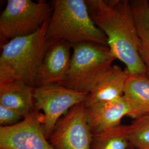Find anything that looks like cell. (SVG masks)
<instances>
[{"instance_id":"9a60e30c","label":"cell","mask_w":149,"mask_h":149,"mask_svg":"<svg viewBox=\"0 0 149 149\" xmlns=\"http://www.w3.org/2000/svg\"><path fill=\"white\" fill-rule=\"evenodd\" d=\"M92 149H134L127 125H120L101 133L94 134Z\"/></svg>"},{"instance_id":"7a4b0ae2","label":"cell","mask_w":149,"mask_h":149,"mask_svg":"<svg viewBox=\"0 0 149 149\" xmlns=\"http://www.w3.org/2000/svg\"><path fill=\"white\" fill-rule=\"evenodd\" d=\"M49 20L34 34L14 38L2 46L0 84L19 80L35 88L36 77L49 44Z\"/></svg>"},{"instance_id":"4fadbf2b","label":"cell","mask_w":149,"mask_h":149,"mask_svg":"<svg viewBox=\"0 0 149 149\" xmlns=\"http://www.w3.org/2000/svg\"><path fill=\"white\" fill-rule=\"evenodd\" d=\"M123 97L128 104V117L133 119L149 114V77L129 75Z\"/></svg>"},{"instance_id":"9c48e42d","label":"cell","mask_w":149,"mask_h":149,"mask_svg":"<svg viewBox=\"0 0 149 149\" xmlns=\"http://www.w3.org/2000/svg\"><path fill=\"white\" fill-rule=\"evenodd\" d=\"M71 48L69 43L63 40L49 41L48 48L36 77L35 87L61 85L69 69Z\"/></svg>"},{"instance_id":"52a82bcc","label":"cell","mask_w":149,"mask_h":149,"mask_svg":"<svg viewBox=\"0 0 149 149\" xmlns=\"http://www.w3.org/2000/svg\"><path fill=\"white\" fill-rule=\"evenodd\" d=\"M93 135L84 102L71 108L59 119L48 140L54 149H92Z\"/></svg>"},{"instance_id":"ba28073f","label":"cell","mask_w":149,"mask_h":149,"mask_svg":"<svg viewBox=\"0 0 149 149\" xmlns=\"http://www.w3.org/2000/svg\"><path fill=\"white\" fill-rule=\"evenodd\" d=\"M43 113L34 108L20 122L0 127V149H54L43 132Z\"/></svg>"},{"instance_id":"3957f363","label":"cell","mask_w":149,"mask_h":149,"mask_svg":"<svg viewBox=\"0 0 149 149\" xmlns=\"http://www.w3.org/2000/svg\"><path fill=\"white\" fill-rule=\"evenodd\" d=\"M47 29L48 41L63 40L71 47L93 43L108 47L106 34L91 17L86 0H55Z\"/></svg>"},{"instance_id":"277c9868","label":"cell","mask_w":149,"mask_h":149,"mask_svg":"<svg viewBox=\"0 0 149 149\" xmlns=\"http://www.w3.org/2000/svg\"><path fill=\"white\" fill-rule=\"evenodd\" d=\"M72 48L69 69L61 85L88 93L117 59L108 47L96 43H80Z\"/></svg>"},{"instance_id":"5bb4252c","label":"cell","mask_w":149,"mask_h":149,"mask_svg":"<svg viewBox=\"0 0 149 149\" xmlns=\"http://www.w3.org/2000/svg\"><path fill=\"white\" fill-rule=\"evenodd\" d=\"M130 5L139 38V54L149 77V2L148 0H131Z\"/></svg>"},{"instance_id":"e0dca14e","label":"cell","mask_w":149,"mask_h":149,"mask_svg":"<svg viewBox=\"0 0 149 149\" xmlns=\"http://www.w3.org/2000/svg\"><path fill=\"white\" fill-rule=\"evenodd\" d=\"M24 119L16 111L0 104L1 127H10L20 122Z\"/></svg>"},{"instance_id":"2e32d148","label":"cell","mask_w":149,"mask_h":149,"mask_svg":"<svg viewBox=\"0 0 149 149\" xmlns=\"http://www.w3.org/2000/svg\"><path fill=\"white\" fill-rule=\"evenodd\" d=\"M127 125L134 149H149V114L134 119Z\"/></svg>"},{"instance_id":"6da1fadb","label":"cell","mask_w":149,"mask_h":149,"mask_svg":"<svg viewBox=\"0 0 149 149\" xmlns=\"http://www.w3.org/2000/svg\"><path fill=\"white\" fill-rule=\"evenodd\" d=\"M96 26L106 34L114 56L129 75H148L139 54V38L129 0H86Z\"/></svg>"},{"instance_id":"5b68a950","label":"cell","mask_w":149,"mask_h":149,"mask_svg":"<svg viewBox=\"0 0 149 149\" xmlns=\"http://www.w3.org/2000/svg\"><path fill=\"white\" fill-rule=\"evenodd\" d=\"M53 2L8 0L0 16L1 42L37 32L52 15Z\"/></svg>"},{"instance_id":"7c38bea8","label":"cell","mask_w":149,"mask_h":149,"mask_svg":"<svg viewBox=\"0 0 149 149\" xmlns=\"http://www.w3.org/2000/svg\"><path fill=\"white\" fill-rule=\"evenodd\" d=\"M34 87L19 80L0 84V104L16 111L24 118L34 108Z\"/></svg>"},{"instance_id":"30bf717a","label":"cell","mask_w":149,"mask_h":149,"mask_svg":"<svg viewBox=\"0 0 149 149\" xmlns=\"http://www.w3.org/2000/svg\"><path fill=\"white\" fill-rule=\"evenodd\" d=\"M85 106L87 120L93 134L101 133L121 125L123 118L128 116L129 113L123 96L112 101L85 104Z\"/></svg>"},{"instance_id":"8fae6325","label":"cell","mask_w":149,"mask_h":149,"mask_svg":"<svg viewBox=\"0 0 149 149\" xmlns=\"http://www.w3.org/2000/svg\"><path fill=\"white\" fill-rule=\"evenodd\" d=\"M129 72L118 66L112 65L90 92L84 102L85 105L112 101L122 97Z\"/></svg>"},{"instance_id":"8992f818","label":"cell","mask_w":149,"mask_h":149,"mask_svg":"<svg viewBox=\"0 0 149 149\" xmlns=\"http://www.w3.org/2000/svg\"><path fill=\"white\" fill-rule=\"evenodd\" d=\"M88 94L56 84L34 88V107L43 112V132L47 138H49L59 119L71 108L85 102Z\"/></svg>"}]
</instances>
